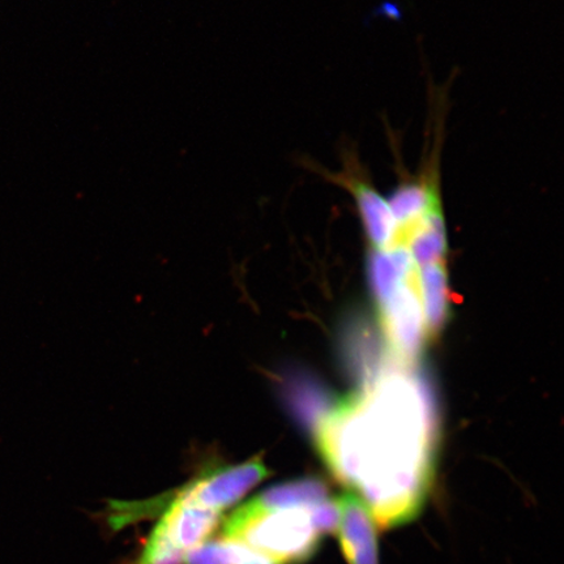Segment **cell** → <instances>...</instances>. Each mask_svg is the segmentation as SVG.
Wrapping results in <instances>:
<instances>
[{
	"label": "cell",
	"instance_id": "cell-1",
	"mask_svg": "<svg viewBox=\"0 0 564 564\" xmlns=\"http://www.w3.org/2000/svg\"><path fill=\"white\" fill-rule=\"evenodd\" d=\"M317 453L377 524L411 523L433 484L438 420L422 378L392 361L314 421Z\"/></svg>",
	"mask_w": 564,
	"mask_h": 564
},
{
	"label": "cell",
	"instance_id": "cell-2",
	"mask_svg": "<svg viewBox=\"0 0 564 564\" xmlns=\"http://www.w3.org/2000/svg\"><path fill=\"white\" fill-rule=\"evenodd\" d=\"M336 499L312 507L273 506L258 496L238 507L223 525V539L238 542L276 564H303L336 533Z\"/></svg>",
	"mask_w": 564,
	"mask_h": 564
},
{
	"label": "cell",
	"instance_id": "cell-3",
	"mask_svg": "<svg viewBox=\"0 0 564 564\" xmlns=\"http://www.w3.org/2000/svg\"><path fill=\"white\" fill-rule=\"evenodd\" d=\"M220 513L197 502L187 485L175 492L154 528L140 564H183L186 555L207 542L220 524Z\"/></svg>",
	"mask_w": 564,
	"mask_h": 564
},
{
	"label": "cell",
	"instance_id": "cell-4",
	"mask_svg": "<svg viewBox=\"0 0 564 564\" xmlns=\"http://www.w3.org/2000/svg\"><path fill=\"white\" fill-rule=\"evenodd\" d=\"M380 327L394 361L411 366L427 340L420 267L415 265L390 297L377 305Z\"/></svg>",
	"mask_w": 564,
	"mask_h": 564
},
{
	"label": "cell",
	"instance_id": "cell-5",
	"mask_svg": "<svg viewBox=\"0 0 564 564\" xmlns=\"http://www.w3.org/2000/svg\"><path fill=\"white\" fill-rule=\"evenodd\" d=\"M270 477L262 455L235 465H209L187 485L193 497L218 512L229 509Z\"/></svg>",
	"mask_w": 564,
	"mask_h": 564
},
{
	"label": "cell",
	"instance_id": "cell-6",
	"mask_svg": "<svg viewBox=\"0 0 564 564\" xmlns=\"http://www.w3.org/2000/svg\"><path fill=\"white\" fill-rule=\"evenodd\" d=\"M336 534L348 564H379L377 521L369 506L349 490L336 499Z\"/></svg>",
	"mask_w": 564,
	"mask_h": 564
},
{
	"label": "cell",
	"instance_id": "cell-7",
	"mask_svg": "<svg viewBox=\"0 0 564 564\" xmlns=\"http://www.w3.org/2000/svg\"><path fill=\"white\" fill-rule=\"evenodd\" d=\"M423 315L427 338H435L446 326L449 316V286L447 263L420 267Z\"/></svg>",
	"mask_w": 564,
	"mask_h": 564
},
{
	"label": "cell",
	"instance_id": "cell-8",
	"mask_svg": "<svg viewBox=\"0 0 564 564\" xmlns=\"http://www.w3.org/2000/svg\"><path fill=\"white\" fill-rule=\"evenodd\" d=\"M415 264L411 252L403 247L372 250L369 257V280L377 305L397 291Z\"/></svg>",
	"mask_w": 564,
	"mask_h": 564
},
{
	"label": "cell",
	"instance_id": "cell-9",
	"mask_svg": "<svg viewBox=\"0 0 564 564\" xmlns=\"http://www.w3.org/2000/svg\"><path fill=\"white\" fill-rule=\"evenodd\" d=\"M185 564H276L264 555L253 552L238 542L216 540L204 542L203 545L186 555Z\"/></svg>",
	"mask_w": 564,
	"mask_h": 564
},
{
	"label": "cell",
	"instance_id": "cell-10",
	"mask_svg": "<svg viewBox=\"0 0 564 564\" xmlns=\"http://www.w3.org/2000/svg\"><path fill=\"white\" fill-rule=\"evenodd\" d=\"M408 251L419 267L447 262L448 242L444 215L436 216L408 246Z\"/></svg>",
	"mask_w": 564,
	"mask_h": 564
}]
</instances>
